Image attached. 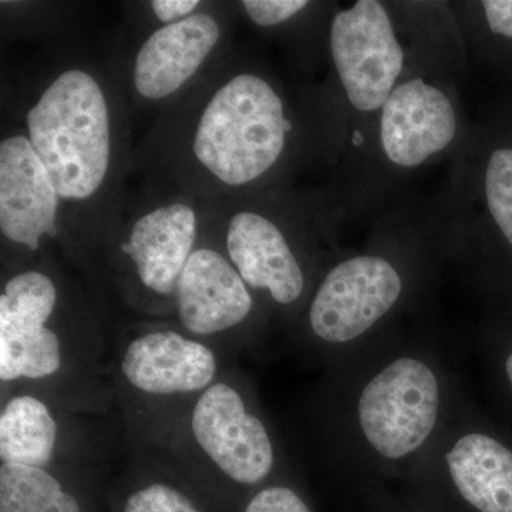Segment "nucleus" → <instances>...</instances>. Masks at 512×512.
I'll use <instances>...</instances> for the list:
<instances>
[{
  "label": "nucleus",
  "mask_w": 512,
  "mask_h": 512,
  "mask_svg": "<svg viewBox=\"0 0 512 512\" xmlns=\"http://www.w3.org/2000/svg\"><path fill=\"white\" fill-rule=\"evenodd\" d=\"M467 399L444 348L384 333L325 369L315 409L332 466L367 494L404 483Z\"/></svg>",
  "instance_id": "f257e3e1"
},
{
  "label": "nucleus",
  "mask_w": 512,
  "mask_h": 512,
  "mask_svg": "<svg viewBox=\"0 0 512 512\" xmlns=\"http://www.w3.org/2000/svg\"><path fill=\"white\" fill-rule=\"evenodd\" d=\"M99 328L69 315L55 276L25 268L0 292V393L25 389L101 416L114 399Z\"/></svg>",
  "instance_id": "f03ea898"
},
{
  "label": "nucleus",
  "mask_w": 512,
  "mask_h": 512,
  "mask_svg": "<svg viewBox=\"0 0 512 512\" xmlns=\"http://www.w3.org/2000/svg\"><path fill=\"white\" fill-rule=\"evenodd\" d=\"M227 369L222 352L178 325H140L117 342L111 383L137 450H158Z\"/></svg>",
  "instance_id": "7ed1b4c3"
},
{
  "label": "nucleus",
  "mask_w": 512,
  "mask_h": 512,
  "mask_svg": "<svg viewBox=\"0 0 512 512\" xmlns=\"http://www.w3.org/2000/svg\"><path fill=\"white\" fill-rule=\"evenodd\" d=\"M177 467L200 471L247 494L285 477V454L252 384L225 369L158 448Z\"/></svg>",
  "instance_id": "20e7f679"
},
{
  "label": "nucleus",
  "mask_w": 512,
  "mask_h": 512,
  "mask_svg": "<svg viewBox=\"0 0 512 512\" xmlns=\"http://www.w3.org/2000/svg\"><path fill=\"white\" fill-rule=\"evenodd\" d=\"M403 484L430 512H512V433L467 399Z\"/></svg>",
  "instance_id": "39448f33"
},
{
  "label": "nucleus",
  "mask_w": 512,
  "mask_h": 512,
  "mask_svg": "<svg viewBox=\"0 0 512 512\" xmlns=\"http://www.w3.org/2000/svg\"><path fill=\"white\" fill-rule=\"evenodd\" d=\"M406 292V276L387 256L339 261L320 279L302 312L299 352L323 370L355 355L387 333V319Z\"/></svg>",
  "instance_id": "423d86ee"
},
{
  "label": "nucleus",
  "mask_w": 512,
  "mask_h": 512,
  "mask_svg": "<svg viewBox=\"0 0 512 512\" xmlns=\"http://www.w3.org/2000/svg\"><path fill=\"white\" fill-rule=\"evenodd\" d=\"M26 124L60 200H89L100 190L110 167V113L92 74L60 73L29 110Z\"/></svg>",
  "instance_id": "0eeeda50"
},
{
  "label": "nucleus",
  "mask_w": 512,
  "mask_h": 512,
  "mask_svg": "<svg viewBox=\"0 0 512 512\" xmlns=\"http://www.w3.org/2000/svg\"><path fill=\"white\" fill-rule=\"evenodd\" d=\"M291 124L281 97L262 77L242 73L212 94L202 111L192 150L220 183L242 187L279 160Z\"/></svg>",
  "instance_id": "6e6552de"
},
{
  "label": "nucleus",
  "mask_w": 512,
  "mask_h": 512,
  "mask_svg": "<svg viewBox=\"0 0 512 512\" xmlns=\"http://www.w3.org/2000/svg\"><path fill=\"white\" fill-rule=\"evenodd\" d=\"M174 305L177 325L220 352L251 349L258 340L254 292L217 248L195 247L178 279Z\"/></svg>",
  "instance_id": "1a4fd4ad"
},
{
  "label": "nucleus",
  "mask_w": 512,
  "mask_h": 512,
  "mask_svg": "<svg viewBox=\"0 0 512 512\" xmlns=\"http://www.w3.org/2000/svg\"><path fill=\"white\" fill-rule=\"evenodd\" d=\"M97 414L76 412L32 390L2 393L0 463L37 468H83L99 463L106 441Z\"/></svg>",
  "instance_id": "9d476101"
},
{
  "label": "nucleus",
  "mask_w": 512,
  "mask_h": 512,
  "mask_svg": "<svg viewBox=\"0 0 512 512\" xmlns=\"http://www.w3.org/2000/svg\"><path fill=\"white\" fill-rule=\"evenodd\" d=\"M197 214L171 202L141 215L120 244L119 278L128 303L151 316L174 315L175 291L197 247Z\"/></svg>",
  "instance_id": "9b49d317"
},
{
  "label": "nucleus",
  "mask_w": 512,
  "mask_h": 512,
  "mask_svg": "<svg viewBox=\"0 0 512 512\" xmlns=\"http://www.w3.org/2000/svg\"><path fill=\"white\" fill-rule=\"evenodd\" d=\"M330 49L340 82L357 110L384 106L402 73L404 52L382 3L359 0L333 18Z\"/></svg>",
  "instance_id": "f8f14e48"
},
{
  "label": "nucleus",
  "mask_w": 512,
  "mask_h": 512,
  "mask_svg": "<svg viewBox=\"0 0 512 512\" xmlns=\"http://www.w3.org/2000/svg\"><path fill=\"white\" fill-rule=\"evenodd\" d=\"M225 254L254 295L279 309L301 305L308 291L305 266L276 224L258 212L241 211L229 221Z\"/></svg>",
  "instance_id": "ddd939ff"
},
{
  "label": "nucleus",
  "mask_w": 512,
  "mask_h": 512,
  "mask_svg": "<svg viewBox=\"0 0 512 512\" xmlns=\"http://www.w3.org/2000/svg\"><path fill=\"white\" fill-rule=\"evenodd\" d=\"M59 195L29 137L0 143V231L12 244L36 252L57 234Z\"/></svg>",
  "instance_id": "4468645a"
},
{
  "label": "nucleus",
  "mask_w": 512,
  "mask_h": 512,
  "mask_svg": "<svg viewBox=\"0 0 512 512\" xmlns=\"http://www.w3.org/2000/svg\"><path fill=\"white\" fill-rule=\"evenodd\" d=\"M457 120L446 94L421 79L400 84L384 103L380 140L387 158L416 167L444 150L456 136Z\"/></svg>",
  "instance_id": "2eb2a0df"
},
{
  "label": "nucleus",
  "mask_w": 512,
  "mask_h": 512,
  "mask_svg": "<svg viewBox=\"0 0 512 512\" xmlns=\"http://www.w3.org/2000/svg\"><path fill=\"white\" fill-rule=\"evenodd\" d=\"M221 37L217 20L195 13L148 37L134 64V86L150 100L177 92L200 69Z\"/></svg>",
  "instance_id": "dca6fc26"
},
{
  "label": "nucleus",
  "mask_w": 512,
  "mask_h": 512,
  "mask_svg": "<svg viewBox=\"0 0 512 512\" xmlns=\"http://www.w3.org/2000/svg\"><path fill=\"white\" fill-rule=\"evenodd\" d=\"M82 468L0 463V512H83L67 478Z\"/></svg>",
  "instance_id": "f3484780"
},
{
  "label": "nucleus",
  "mask_w": 512,
  "mask_h": 512,
  "mask_svg": "<svg viewBox=\"0 0 512 512\" xmlns=\"http://www.w3.org/2000/svg\"><path fill=\"white\" fill-rule=\"evenodd\" d=\"M134 483L119 512H202L200 505L170 473V461L161 451L137 450Z\"/></svg>",
  "instance_id": "a211bd4d"
},
{
  "label": "nucleus",
  "mask_w": 512,
  "mask_h": 512,
  "mask_svg": "<svg viewBox=\"0 0 512 512\" xmlns=\"http://www.w3.org/2000/svg\"><path fill=\"white\" fill-rule=\"evenodd\" d=\"M477 349L491 396L512 426V323L484 335Z\"/></svg>",
  "instance_id": "6ab92c4d"
},
{
  "label": "nucleus",
  "mask_w": 512,
  "mask_h": 512,
  "mask_svg": "<svg viewBox=\"0 0 512 512\" xmlns=\"http://www.w3.org/2000/svg\"><path fill=\"white\" fill-rule=\"evenodd\" d=\"M485 197L501 234L512 249V150L494 151L485 171Z\"/></svg>",
  "instance_id": "aec40b11"
},
{
  "label": "nucleus",
  "mask_w": 512,
  "mask_h": 512,
  "mask_svg": "<svg viewBox=\"0 0 512 512\" xmlns=\"http://www.w3.org/2000/svg\"><path fill=\"white\" fill-rule=\"evenodd\" d=\"M242 512H315L302 491L281 477L262 485L245 498Z\"/></svg>",
  "instance_id": "412c9836"
},
{
  "label": "nucleus",
  "mask_w": 512,
  "mask_h": 512,
  "mask_svg": "<svg viewBox=\"0 0 512 512\" xmlns=\"http://www.w3.org/2000/svg\"><path fill=\"white\" fill-rule=\"evenodd\" d=\"M245 12L252 22L262 28L279 25L308 6L305 0H245Z\"/></svg>",
  "instance_id": "4be33fe9"
},
{
  "label": "nucleus",
  "mask_w": 512,
  "mask_h": 512,
  "mask_svg": "<svg viewBox=\"0 0 512 512\" xmlns=\"http://www.w3.org/2000/svg\"><path fill=\"white\" fill-rule=\"evenodd\" d=\"M483 6L491 32L512 37V0H487Z\"/></svg>",
  "instance_id": "5701e85b"
},
{
  "label": "nucleus",
  "mask_w": 512,
  "mask_h": 512,
  "mask_svg": "<svg viewBox=\"0 0 512 512\" xmlns=\"http://www.w3.org/2000/svg\"><path fill=\"white\" fill-rule=\"evenodd\" d=\"M198 5H200L198 0H154L151 8L158 20L165 25H171L191 16L192 10Z\"/></svg>",
  "instance_id": "b1692460"
},
{
  "label": "nucleus",
  "mask_w": 512,
  "mask_h": 512,
  "mask_svg": "<svg viewBox=\"0 0 512 512\" xmlns=\"http://www.w3.org/2000/svg\"><path fill=\"white\" fill-rule=\"evenodd\" d=\"M370 507L375 512H430L420 505L414 504L407 497L394 498L384 490L372 491L365 494Z\"/></svg>",
  "instance_id": "393cba45"
}]
</instances>
